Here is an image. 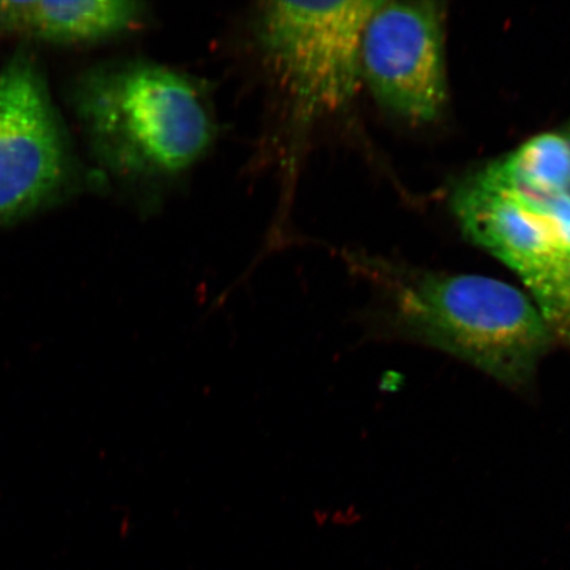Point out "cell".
Returning <instances> with one entry per match:
<instances>
[{
  "label": "cell",
  "instance_id": "6",
  "mask_svg": "<svg viewBox=\"0 0 570 570\" xmlns=\"http://www.w3.org/2000/svg\"><path fill=\"white\" fill-rule=\"evenodd\" d=\"M452 209L466 237L514 271L531 295L570 256L569 223L483 169L455 188Z\"/></svg>",
  "mask_w": 570,
  "mask_h": 570
},
{
  "label": "cell",
  "instance_id": "1",
  "mask_svg": "<svg viewBox=\"0 0 570 570\" xmlns=\"http://www.w3.org/2000/svg\"><path fill=\"white\" fill-rule=\"evenodd\" d=\"M387 291L386 321L404 338L440 348L512 389H527L554 334L522 291L493 277L376 271Z\"/></svg>",
  "mask_w": 570,
  "mask_h": 570
},
{
  "label": "cell",
  "instance_id": "9",
  "mask_svg": "<svg viewBox=\"0 0 570 570\" xmlns=\"http://www.w3.org/2000/svg\"><path fill=\"white\" fill-rule=\"evenodd\" d=\"M558 131L560 132L561 137L564 138L568 149H569V154H570V119L568 120V122L564 126L559 128ZM569 199H570V189H569Z\"/></svg>",
  "mask_w": 570,
  "mask_h": 570
},
{
  "label": "cell",
  "instance_id": "7",
  "mask_svg": "<svg viewBox=\"0 0 570 570\" xmlns=\"http://www.w3.org/2000/svg\"><path fill=\"white\" fill-rule=\"evenodd\" d=\"M146 4L130 0H0V32L52 42H96L138 27Z\"/></svg>",
  "mask_w": 570,
  "mask_h": 570
},
{
  "label": "cell",
  "instance_id": "5",
  "mask_svg": "<svg viewBox=\"0 0 570 570\" xmlns=\"http://www.w3.org/2000/svg\"><path fill=\"white\" fill-rule=\"evenodd\" d=\"M66 146L36 63L13 57L0 73V223L30 212L60 187Z\"/></svg>",
  "mask_w": 570,
  "mask_h": 570
},
{
  "label": "cell",
  "instance_id": "4",
  "mask_svg": "<svg viewBox=\"0 0 570 570\" xmlns=\"http://www.w3.org/2000/svg\"><path fill=\"white\" fill-rule=\"evenodd\" d=\"M446 11L439 2L377 4L363 32L362 81L383 109L431 124L448 104Z\"/></svg>",
  "mask_w": 570,
  "mask_h": 570
},
{
  "label": "cell",
  "instance_id": "8",
  "mask_svg": "<svg viewBox=\"0 0 570 570\" xmlns=\"http://www.w3.org/2000/svg\"><path fill=\"white\" fill-rule=\"evenodd\" d=\"M531 296L554 337L566 340L570 345V256Z\"/></svg>",
  "mask_w": 570,
  "mask_h": 570
},
{
  "label": "cell",
  "instance_id": "3",
  "mask_svg": "<svg viewBox=\"0 0 570 570\" xmlns=\"http://www.w3.org/2000/svg\"><path fill=\"white\" fill-rule=\"evenodd\" d=\"M377 0L267 2L258 11L262 53L296 119L345 109L362 81L363 32Z\"/></svg>",
  "mask_w": 570,
  "mask_h": 570
},
{
  "label": "cell",
  "instance_id": "2",
  "mask_svg": "<svg viewBox=\"0 0 570 570\" xmlns=\"http://www.w3.org/2000/svg\"><path fill=\"white\" fill-rule=\"evenodd\" d=\"M78 110L112 173L164 180L185 173L216 139L208 97L190 77L134 60L98 69L81 85Z\"/></svg>",
  "mask_w": 570,
  "mask_h": 570
}]
</instances>
